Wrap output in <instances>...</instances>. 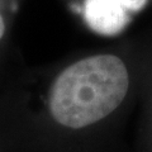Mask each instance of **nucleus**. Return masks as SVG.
I'll return each mask as SVG.
<instances>
[{
	"instance_id": "nucleus-4",
	"label": "nucleus",
	"mask_w": 152,
	"mask_h": 152,
	"mask_svg": "<svg viewBox=\"0 0 152 152\" xmlns=\"http://www.w3.org/2000/svg\"><path fill=\"white\" fill-rule=\"evenodd\" d=\"M4 32H5V23H4V19L1 17V14H0V39L4 36Z\"/></svg>"
},
{
	"instance_id": "nucleus-3",
	"label": "nucleus",
	"mask_w": 152,
	"mask_h": 152,
	"mask_svg": "<svg viewBox=\"0 0 152 152\" xmlns=\"http://www.w3.org/2000/svg\"><path fill=\"white\" fill-rule=\"evenodd\" d=\"M114 1L119 3L121 5L127 9L129 13L134 14V13H138L141 12L142 9H145V7L147 5V3L150 0H114Z\"/></svg>"
},
{
	"instance_id": "nucleus-1",
	"label": "nucleus",
	"mask_w": 152,
	"mask_h": 152,
	"mask_svg": "<svg viewBox=\"0 0 152 152\" xmlns=\"http://www.w3.org/2000/svg\"><path fill=\"white\" fill-rule=\"evenodd\" d=\"M131 85L127 65L112 53L76 61L55 79L48 105L58 124L80 129L112 114L126 99Z\"/></svg>"
},
{
	"instance_id": "nucleus-2",
	"label": "nucleus",
	"mask_w": 152,
	"mask_h": 152,
	"mask_svg": "<svg viewBox=\"0 0 152 152\" xmlns=\"http://www.w3.org/2000/svg\"><path fill=\"white\" fill-rule=\"evenodd\" d=\"M83 13L90 29L107 37L119 34L132 22V13L114 0H85Z\"/></svg>"
}]
</instances>
